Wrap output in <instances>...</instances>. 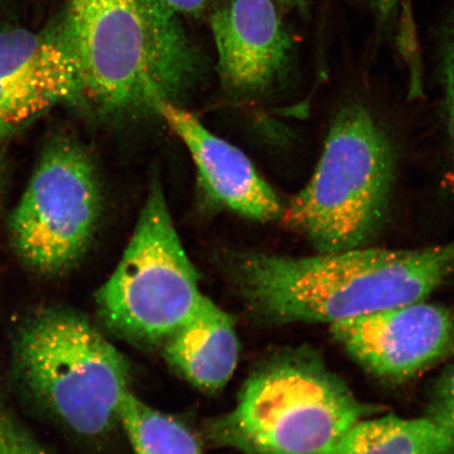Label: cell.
<instances>
[{"label": "cell", "instance_id": "obj_1", "mask_svg": "<svg viewBox=\"0 0 454 454\" xmlns=\"http://www.w3.org/2000/svg\"><path fill=\"white\" fill-rule=\"evenodd\" d=\"M227 269L260 321L332 325L427 299L454 275V240L418 249L367 247L309 257L244 253Z\"/></svg>", "mask_w": 454, "mask_h": 454}, {"label": "cell", "instance_id": "obj_2", "mask_svg": "<svg viewBox=\"0 0 454 454\" xmlns=\"http://www.w3.org/2000/svg\"><path fill=\"white\" fill-rule=\"evenodd\" d=\"M59 32L76 60L83 107L104 118L177 104L202 67L162 0H67Z\"/></svg>", "mask_w": 454, "mask_h": 454}, {"label": "cell", "instance_id": "obj_3", "mask_svg": "<svg viewBox=\"0 0 454 454\" xmlns=\"http://www.w3.org/2000/svg\"><path fill=\"white\" fill-rule=\"evenodd\" d=\"M372 411L320 354L299 346L261 363L235 406L204 425V435L244 454H327Z\"/></svg>", "mask_w": 454, "mask_h": 454}, {"label": "cell", "instance_id": "obj_4", "mask_svg": "<svg viewBox=\"0 0 454 454\" xmlns=\"http://www.w3.org/2000/svg\"><path fill=\"white\" fill-rule=\"evenodd\" d=\"M395 158L383 129L364 107L340 110L314 175L282 217L319 254L367 247L387 219Z\"/></svg>", "mask_w": 454, "mask_h": 454}, {"label": "cell", "instance_id": "obj_5", "mask_svg": "<svg viewBox=\"0 0 454 454\" xmlns=\"http://www.w3.org/2000/svg\"><path fill=\"white\" fill-rule=\"evenodd\" d=\"M14 363L27 394L88 438L109 433L132 393L126 357L75 311L50 309L28 317L17 332Z\"/></svg>", "mask_w": 454, "mask_h": 454}, {"label": "cell", "instance_id": "obj_6", "mask_svg": "<svg viewBox=\"0 0 454 454\" xmlns=\"http://www.w3.org/2000/svg\"><path fill=\"white\" fill-rule=\"evenodd\" d=\"M204 297L167 199L154 184L117 268L96 294L100 319L119 338L161 348Z\"/></svg>", "mask_w": 454, "mask_h": 454}, {"label": "cell", "instance_id": "obj_7", "mask_svg": "<svg viewBox=\"0 0 454 454\" xmlns=\"http://www.w3.org/2000/svg\"><path fill=\"white\" fill-rule=\"evenodd\" d=\"M101 212L98 173L82 145L56 137L42 153L9 219L11 247L27 269L59 275L83 257Z\"/></svg>", "mask_w": 454, "mask_h": 454}, {"label": "cell", "instance_id": "obj_8", "mask_svg": "<svg viewBox=\"0 0 454 454\" xmlns=\"http://www.w3.org/2000/svg\"><path fill=\"white\" fill-rule=\"evenodd\" d=\"M331 331L363 368L393 383L419 376L454 348L453 315L426 300L333 323Z\"/></svg>", "mask_w": 454, "mask_h": 454}, {"label": "cell", "instance_id": "obj_9", "mask_svg": "<svg viewBox=\"0 0 454 454\" xmlns=\"http://www.w3.org/2000/svg\"><path fill=\"white\" fill-rule=\"evenodd\" d=\"M218 71L227 88L260 93L291 64L294 41L272 0H229L211 16Z\"/></svg>", "mask_w": 454, "mask_h": 454}, {"label": "cell", "instance_id": "obj_10", "mask_svg": "<svg viewBox=\"0 0 454 454\" xmlns=\"http://www.w3.org/2000/svg\"><path fill=\"white\" fill-rule=\"evenodd\" d=\"M155 113L184 142L209 200L247 219L282 217L279 198L239 149L209 132L194 114L178 104L159 102Z\"/></svg>", "mask_w": 454, "mask_h": 454}, {"label": "cell", "instance_id": "obj_11", "mask_svg": "<svg viewBox=\"0 0 454 454\" xmlns=\"http://www.w3.org/2000/svg\"><path fill=\"white\" fill-rule=\"evenodd\" d=\"M161 348L164 359L186 381L211 393L234 376L240 344L232 317L206 296Z\"/></svg>", "mask_w": 454, "mask_h": 454}, {"label": "cell", "instance_id": "obj_12", "mask_svg": "<svg viewBox=\"0 0 454 454\" xmlns=\"http://www.w3.org/2000/svg\"><path fill=\"white\" fill-rule=\"evenodd\" d=\"M454 434L433 419H363L327 454H452Z\"/></svg>", "mask_w": 454, "mask_h": 454}, {"label": "cell", "instance_id": "obj_13", "mask_svg": "<svg viewBox=\"0 0 454 454\" xmlns=\"http://www.w3.org/2000/svg\"><path fill=\"white\" fill-rule=\"evenodd\" d=\"M67 105L62 90L0 43V147L45 112Z\"/></svg>", "mask_w": 454, "mask_h": 454}, {"label": "cell", "instance_id": "obj_14", "mask_svg": "<svg viewBox=\"0 0 454 454\" xmlns=\"http://www.w3.org/2000/svg\"><path fill=\"white\" fill-rule=\"evenodd\" d=\"M119 423L135 454H204L186 425L147 405L133 393L123 401Z\"/></svg>", "mask_w": 454, "mask_h": 454}, {"label": "cell", "instance_id": "obj_15", "mask_svg": "<svg viewBox=\"0 0 454 454\" xmlns=\"http://www.w3.org/2000/svg\"><path fill=\"white\" fill-rule=\"evenodd\" d=\"M0 454H51L0 405Z\"/></svg>", "mask_w": 454, "mask_h": 454}, {"label": "cell", "instance_id": "obj_16", "mask_svg": "<svg viewBox=\"0 0 454 454\" xmlns=\"http://www.w3.org/2000/svg\"><path fill=\"white\" fill-rule=\"evenodd\" d=\"M454 434V366L434 386L426 416Z\"/></svg>", "mask_w": 454, "mask_h": 454}, {"label": "cell", "instance_id": "obj_17", "mask_svg": "<svg viewBox=\"0 0 454 454\" xmlns=\"http://www.w3.org/2000/svg\"><path fill=\"white\" fill-rule=\"evenodd\" d=\"M444 77L448 109V128L454 146V13L446 27L444 38Z\"/></svg>", "mask_w": 454, "mask_h": 454}, {"label": "cell", "instance_id": "obj_18", "mask_svg": "<svg viewBox=\"0 0 454 454\" xmlns=\"http://www.w3.org/2000/svg\"><path fill=\"white\" fill-rule=\"evenodd\" d=\"M211 0H162L170 10L178 15H200Z\"/></svg>", "mask_w": 454, "mask_h": 454}, {"label": "cell", "instance_id": "obj_19", "mask_svg": "<svg viewBox=\"0 0 454 454\" xmlns=\"http://www.w3.org/2000/svg\"><path fill=\"white\" fill-rule=\"evenodd\" d=\"M8 160L4 154V146L0 147V217H2L4 208V199L5 194V187L8 183Z\"/></svg>", "mask_w": 454, "mask_h": 454}, {"label": "cell", "instance_id": "obj_20", "mask_svg": "<svg viewBox=\"0 0 454 454\" xmlns=\"http://www.w3.org/2000/svg\"><path fill=\"white\" fill-rule=\"evenodd\" d=\"M396 0H377L378 10L382 19H388V16L395 8Z\"/></svg>", "mask_w": 454, "mask_h": 454}, {"label": "cell", "instance_id": "obj_21", "mask_svg": "<svg viewBox=\"0 0 454 454\" xmlns=\"http://www.w3.org/2000/svg\"><path fill=\"white\" fill-rule=\"evenodd\" d=\"M272 2L286 4L287 7L298 9L303 11V12L308 9V0H272Z\"/></svg>", "mask_w": 454, "mask_h": 454}]
</instances>
